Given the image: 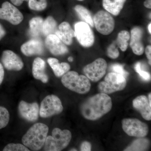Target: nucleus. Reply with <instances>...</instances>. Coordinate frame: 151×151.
Returning <instances> with one entry per match:
<instances>
[{
	"mask_svg": "<svg viewBox=\"0 0 151 151\" xmlns=\"http://www.w3.org/2000/svg\"><path fill=\"white\" fill-rule=\"evenodd\" d=\"M112 108V101L108 94L100 93L89 97L82 104L81 112L87 120L96 121L109 113Z\"/></svg>",
	"mask_w": 151,
	"mask_h": 151,
	"instance_id": "1",
	"label": "nucleus"
},
{
	"mask_svg": "<svg viewBox=\"0 0 151 151\" xmlns=\"http://www.w3.org/2000/svg\"><path fill=\"white\" fill-rule=\"evenodd\" d=\"M49 131L45 124L39 123L29 129L22 138V143L32 151H38L43 147Z\"/></svg>",
	"mask_w": 151,
	"mask_h": 151,
	"instance_id": "2",
	"label": "nucleus"
},
{
	"mask_svg": "<svg viewBox=\"0 0 151 151\" xmlns=\"http://www.w3.org/2000/svg\"><path fill=\"white\" fill-rule=\"evenodd\" d=\"M61 82L68 89L78 94H86L91 89L89 79L75 71H68L63 76Z\"/></svg>",
	"mask_w": 151,
	"mask_h": 151,
	"instance_id": "3",
	"label": "nucleus"
},
{
	"mask_svg": "<svg viewBox=\"0 0 151 151\" xmlns=\"http://www.w3.org/2000/svg\"><path fill=\"white\" fill-rule=\"evenodd\" d=\"M52 134L47 137L43 146L44 151H62L68 146L72 138L69 130H61L57 128L53 129Z\"/></svg>",
	"mask_w": 151,
	"mask_h": 151,
	"instance_id": "4",
	"label": "nucleus"
},
{
	"mask_svg": "<svg viewBox=\"0 0 151 151\" xmlns=\"http://www.w3.org/2000/svg\"><path fill=\"white\" fill-rule=\"evenodd\" d=\"M127 80L124 76L112 72L105 76L104 81L100 82L98 86L100 93L109 94L122 91L127 85Z\"/></svg>",
	"mask_w": 151,
	"mask_h": 151,
	"instance_id": "5",
	"label": "nucleus"
},
{
	"mask_svg": "<svg viewBox=\"0 0 151 151\" xmlns=\"http://www.w3.org/2000/svg\"><path fill=\"white\" fill-rule=\"evenodd\" d=\"M63 108L60 99L56 95L46 96L41 103L40 114L42 118H47L62 113Z\"/></svg>",
	"mask_w": 151,
	"mask_h": 151,
	"instance_id": "6",
	"label": "nucleus"
},
{
	"mask_svg": "<svg viewBox=\"0 0 151 151\" xmlns=\"http://www.w3.org/2000/svg\"><path fill=\"white\" fill-rule=\"evenodd\" d=\"M94 26L101 34L108 35L113 32L115 27V21L111 14L106 11L100 10L93 18Z\"/></svg>",
	"mask_w": 151,
	"mask_h": 151,
	"instance_id": "7",
	"label": "nucleus"
},
{
	"mask_svg": "<svg viewBox=\"0 0 151 151\" xmlns=\"http://www.w3.org/2000/svg\"><path fill=\"white\" fill-rule=\"evenodd\" d=\"M122 129L130 137L138 138L145 137L148 134L147 124L137 119H125L122 121Z\"/></svg>",
	"mask_w": 151,
	"mask_h": 151,
	"instance_id": "8",
	"label": "nucleus"
},
{
	"mask_svg": "<svg viewBox=\"0 0 151 151\" xmlns=\"http://www.w3.org/2000/svg\"><path fill=\"white\" fill-rule=\"evenodd\" d=\"M75 37L81 46L89 47L94 45L95 37L90 26L84 22H77L74 24Z\"/></svg>",
	"mask_w": 151,
	"mask_h": 151,
	"instance_id": "9",
	"label": "nucleus"
},
{
	"mask_svg": "<svg viewBox=\"0 0 151 151\" xmlns=\"http://www.w3.org/2000/svg\"><path fill=\"white\" fill-rule=\"evenodd\" d=\"M107 63L103 58H98L84 66L83 70L85 76L93 82L100 80L106 73Z\"/></svg>",
	"mask_w": 151,
	"mask_h": 151,
	"instance_id": "10",
	"label": "nucleus"
},
{
	"mask_svg": "<svg viewBox=\"0 0 151 151\" xmlns=\"http://www.w3.org/2000/svg\"><path fill=\"white\" fill-rule=\"evenodd\" d=\"M0 19L4 20L14 25L20 24L24 16L18 9L10 3L4 2L0 8Z\"/></svg>",
	"mask_w": 151,
	"mask_h": 151,
	"instance_id": "11",
	"label": "nucleus"
},
{
	"mask_svg": "<svg viewBox=\"0 0 151 151\" xmlns=\"http://www.w3.org/2000/svg\"><path fill=\"white\" fill-rule=\"evenodd\" d=\"M18 111L21 117L26 121L35 122L39 118V106L37 103H29L22 100L19 104Z\"/></svg>",
	"mask_w": 151,
	"mask_h": 151,
	"instance_id": "12",
	"label": "nucleus"
},
{
	"mask_svg": "<svg viewBox=\"0 0 151 151\" xmlns=\"http://www.w3.org/2000/svg\"><path fill=\"white\" fill-rule=\"evenodd\" d=\"M1 61L4 67L9 70L19 71L23 68V62L21 58L12 50L3 52Z\"/></svg>",
	"mask_w": 151,
	"mask_h": 151,
	"instance_id": "13",
	"label": "nucleus"
},
{
	"mask_svg": "<svg viewBox=\"0 0 151 151\" xmlns=\"http://www.w3.org/2000/svg\"><path fill=\"white\" fill-rule=\"evenodd\" d=\"M45 43L47 48L53 55H63L68 52L66 45L55 34L50 35L46 36Z\"/></svg>",
	"mask_w": 151,
	"mask_h": 151,
	"instance_id": "14",
	"label": "nucleus"
},
{
	"mask_svg": "<svg viewBox=\"0 0 151 151\" xmlns=\"http://www.w3.org/2000/svg\"><path fill=\"white\" fill-rule=\"evenodd\" d=\"M144 30L140 27H135L131 31L130 46L132 51L136 55H141L145 51L143 42Z\"/></svg>",
	"mask_w": 151,
	"mask_h": 151,
	"instance_id": "15",
	"label": "nucleus"
},
{
	"mask_svg": "<svg viewBox=\"0 0 151 151\" xmlns=\"http://www.w3.org/2000/svg\"><path fill=\"white\" fill-rule=\"evenodd\" d=\"M21 51L26 56L41 55L44 52V47L43 42L39 39L33 38L22 45Z\"/></svg>",
	"mask_w": 151,
	"mask_h": 151,
	"instance_id": "16",
	"label": "nucleus"
},
{
	"mask_svg": "<svg viewBox=\"0 0 151 151\" xmlns=\"http://www.w3.org/2000/svg\"><path fill=\"white\" fill-rule=\"evenodd\" d=\"M55 34L67 45L72 44L73 38L76 37L74 30L72 29L70 24L66 22H63L59 25Z\"/></svg>",
	"mask_w": 151,
	"mask_h": 151,
	"instance_id": "17",
	"label": "nucleus"
},
{
	"mask_svg": "<svg viewBox=\"0 0 151 151\" xmlns=\"http://www.w3.org/2000/svg\"><path fill=\"white\" fill-rule=\"evenodd\" d=\"M133 106L138 111L145 120H151V105L148 99L145 95H141L135 98L133 101Z\"/></svg>",
	"mask_w": 151,
	"mask_h": 151,
	"instance_id": "18",
	"label": "nucleus"
},
{
	"mask_svg": "<svg viewBox=\"0 0 151 151\" xmlns=\"http://www.w3.org/2000/svg\"><path fill=\"white\" fill-rule=\"evenodd\" d=\"M45 68L46 63L40 58H36L34 60L32 68L33 77L43 83H47L48 81V76L45 72Z\"/></svg>",
	"mask_w": 151,
	"mask_h": 151,
	"instance_id": "19",
	"label": "nucleus"
},
{
	"mask_svg": "<svg viewBox=\"0 0 151 151\" xmlns=\"http://www.w3.org/2000/svg\"><path fill=\"white\" fill-rule=\"evenodd\" d=\"M127 0H103L105 10L115 16L119 15L123 9Z\"/></svg>",
	"mask_w": 151,
	"mask_h": 151,
	"instance_id": "20",
	"label": "nucleus"
},
{
	"mask_svg": "<svg viewBox=\"0 0 151 151\" xmlns=\"http://www.w3.org/2000/svg\"><path fill=\"white\" fill-rule=\"evenodd\" d=\"M47 63L57 77L63 76L70 69V65L68 63L65 62L60 63L59 60L54 58H48Z\"/></svg>",
	"mask_w": 151,
	"mask_h": 151,
	"instance_id": "21",
	"label": "nucleus"
},
{
	"mask_svg": "<svg viewBox=\"0 0 151 151\" xmlns=\"http://www.w3.org/2000/svg\"><path fill=\"white\" fill-rule=\"evenodd\" d=\"M44 22L43 19L40 17L32 18L29 22V34L33 38L42 35V28Z\"/></svg>",
	"mask_w": 151,
	"mask_h": 151,
	"instance_id": "22",
	"label": "nucleus"
},
{
	"mask_svg": "<svg viewBox=\"0 0 151 151\" xmlns=\"http://www.w3.org/2000/svg\"><path fill=\"white\" fill-rule=\"evenodd\" d=\"M76 12L82 22L88 24L90 26L94 27L93 19L90 11L84 6L77 5L74 7Z\"/></svg>",
	"mask_w": 151,
	"mask_h": 151,
	"instance_id": "23",
	"label": "nucleus"
},
{
	"mask_svg": "<svg viewBox=\"0 0 151 151\" xmlns=\"http://www.w3.org/2000/svg\"><path fill=\"white\" fill-rule=\"evenodd\" d=\"M57 29V23L53 17L48 16L44 20L42 28V35L44 36L55 34Z\"/></svg>",
	"mask_w": 151,
	"mask_h": 151,
	"instance_id": "24",
	"label": "nucleus"
},
{
	"mask_svg": "<svg viewBox=\"0 0 151 151\" xmlns=\"http://www.w3.org/2000/svg\"><path fill=\"white\" fill-rule=\"evenodd\" d=\"M130 39L129 32L127 30L121 31L118 34L116 43L122 51L125 52L127 50Z\"/></svg>",
	"mask_w": 151,
	"mask_h": 151,
	"instance_id": "25",
	"label": "nucleus"
},
{
	"mask_svg": "<svg viewBox=\"0 0 151 151\" xmlns=\"http://www.w3.org/2000/svg\"><path fill=\"white\" fill-rule=\"evenodd\" d=\"M150 142L147 139L139 138L134 141L124 151H145L148 148Z\"/></svg>",
	"mask_w": 151,
	"mask_h": 151,
	"instance_id": "26",
	"label": "nucleus"
},
{
	"mask_svg": "<svg viewBox=\"0 0 151 151\" xmlns=\"http://www.w3.org/2000/svg\"><path fill=\"white\" fill-rule=\"evenodd\" d=\"M29 9L32 10L42 11L47 6V0H28Z\"/></svg>",
	"mask_w": 151,
	"mask_h": 151,
	"instance_id": "27",
	"label": "nucleus"
},
{
	"mask_svg": "<svg viewBox=\"0 0 151 151\" xmlns=\"http://www.w3.org/2000/svg\"><path fill=\"white\" fill-rule=\"evenodd\" d=\"M9 119V113L7 109L2 106H0V129L7 126Z\"/></svg>",
	"mask_w": 151,
	"mask_h": 151,
	"instance_id": "28",
	"label": "nucleus"
},
{
	"mask_svg": "<svg viewBox=\"0 0 151 151\" xmlns=\"http://www.w3.org/2000/svg\"><path fill=\"white\" fill-rule=\"evenodd\" d=\"M4 151H29L27 147L23 144L10 143L5 146Z\"/></svg>",
	"mask_w": 151,
	"mask_h": 151,
	"instance_id": "29",
	"label": "nucleus"
},
{
	"mask_svg": "<svg viewBox=\"0 0 151 151\" xmlns=\"http://www.w3.org/2000/svg\"><path fill=\"white\" fill-rule=\"evenodd\" d=\"M107 54L108 56L112 59H116L119 57L120 52L119 49L116 47V44L115 42L111 44L108 47L107 50Z\"/></svg>",
	"mask_w": 151,
	"mask_h": 151,
	"instance_id": "30",
	"label": "nucleus"
},
{
	"mask_svg": "<svg viewBox=\"0 0 151 151\" xmlns=\"http://www.w3.org/2000/svg\"><path fill=\"white\" fill-rule=\"evenodd\" d=\"M134 68L136 72L139 73V75L142 77L143 80L146 81H149L150 80V74L149 72L142 70L140 62H138L135 64Z\"/></svg>",
	"mask_w": 151,
	"mask_h": 151,
	"instance_id": "31",
	"label": "nucleus"
},
{
	"mask_svg": "<svg viewBox=\"0 0 151 151\" xmlns=\"http://www.w3.org/2000/svg\"><path fill=\"white\" fill-rule=\"evenodd\" d=\"M111 68L113 72L124 76L126 78H127V76L129 75V73L124 70L123 65L121 64H117V63L113 64L111 66Z\"/></svg>",
	"mask_w": 151,
	"mask_h": 151,
	"instance_id": "32",
	"label": "nucleus"
},
{
	"mask_svg": "<svg viewBox=\"0 0 151 151\" xmlns=\"http://www.w3.org/2000/svg\"><path fill=\"white\" fill-rule=\"evenodd\" d=\"M92 149V145L89 142L84 141L81 143L80 150L81 151H90Z\"/></svg>",
	"mask_w": 151,
	"mask_h": 151,
	"instance_id": "33",
	"label": "nucleus"
},
{
	"mask_svg": "<svg viewBox=\"0 0 151 151\" xmlns=\"http://www.w3.org/2000/svg\"><path fill=\"white\" fill-rule=\"evenodd\" d=\"M145 54L148 60L149 63L150 65L151 64V45H148L146 47Z\"/></svg>",
	"mask_w": 151,
	"mask_h": 151,
	"instance_id": "34",
	"label": "nucleus"
},
{
	"mask_svg": "<svg viewBox=\"0 0 151 151\" xmlns=\"http://www.w3.org/2000/svg\"><path fill=\"white\" fill-rule=\"evenodd\" d=\"M4 77V70L3 65L0 63V85L2 83Z\"/></svg>",
	"mask_w": 151,
	"mask_h": 151,
	"instance_id": "35",
	"label": "nucleus"
},
{
	"mask_svg": "<svg viewBox=\"0 0 151 151\" xmlns=\"http://www.w3.org/2000/svg\"><path fill=\"white\" fill-rule=\"evenodd\" d=\"M12 3L14 5L16 6H20L21 5L24 1L28 2V0H10Z\"/></svg>",
	"mask_w": 151,
	"mask_h": 151,
	"instance_id": "36",
	"label": "nucleus"
},
{
	"mask_svg": "<svg viewBox=\"0 0 151 151\" xmlns=\"http://www.w3.org/2000/svg\"><path fill=\"white\" fill-rule=\"evenodd\" d=\"M6 34L5 30L0 24V40H1L5 36Z\"/></svg>",
	"mask_w": 151,
	"mask_h": 151,
	"instance_id": "37",
	"label": "nucleus"
},
{
	"mask_svg": "<svg viewBox=\"0 0 151 151\" xmlns=\"http://www.w3.org/2000/svg\"><path fill=\"white\" fill-rule=\"evenodd\" d=\"M144 5L147 8L151 9V0H145L144 3Z\"/></svg>",
	"mask_w": 151,
	"mask_h": 151,
	"instance_id": "38",
	"label": "nucleus"
},
{
	"mask_svg": "<svg viewBox=\"0 0 151 151\" xmlns=\"http://www.w3.org/2000/svg\"><path fill=\"white\" fill-rule=\"evenodd\" d=\"M148 100L149 101V103H150V105H151V93H150V94H149L148 95Z\"/></svg>",
	"mask_w": 151,
	"mask_h": 151,
	"instance_id": "39",
	"label": "nucleus"
},
{
	"mask_svg": "<svg viewBox=\"0 0 151 151\" xmlns=\"http://www.w3.org/2000/svg\"><path fill=\"white\" fill-rule=\"evenodd\" d=\"M68 60L69 62H72L73 60V58L71 56L69 57H68Z\"/></svg>",
	"mask_w": 151,
	"mask_h": 151,
	"instance_id": "40",
	"label": "nucleus"
},
{
	"mask_svg": "<svg viewBox=\"0 0 151 151\" xmlns=\"http://www.w3.org/2000/svg\"><path fill=\"white\" fill-rule=\"evenodd\" d=\"M151 23H150V24H149V26H148L149 32V33H150V34H151Z\"/></svg>",
	"mask_w": 151,
	"mask_h": 151,
	"instance_id": "41",
	"label": "nucleus"
},
{
	"mask_svg": "<svg viewBox=\"0 0 151 151\" xmlns=\"http://www.w3.org/2000/svg\"><path fill=\"white\" fill-rule=\"evenodd\" d=\"M70 151H77V150H76V149H72L71 150H70Z\"/></svg>",
	"mask_w": 151,
	"mask_h": 151,
	"instance_id": "42",
	"label": "nucleus"
},
{
	"mask_svg": "<svg viewBox=\"0 0 151 151\" xmlns=\"http://www.w3.org/2000/svg\"><path fill=\"white\" fill-rule=\"evenodd\" d=\"M78 1H83L84 0H78Z\"/></svg>",
	"mask_w": 151,
	"mask_h": 151,
	"instance_id": "43",
	"label": "nucleus"
}]
</instances>
